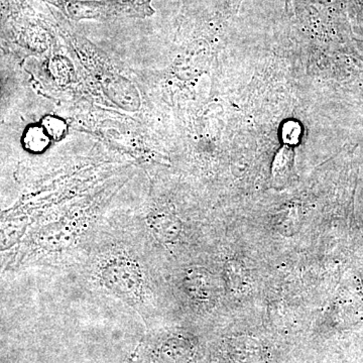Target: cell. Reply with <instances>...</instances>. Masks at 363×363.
Returning <instances> with one entry per match:
<instances>
[{"label":"cell","mask_w":363,"mask_h":363,"mask_svg":"<svg viewBox=\"0 0 363 363\" xmlns=\"http://www.w3.org/2000/svg\"><path fill=\"white\" fill-rule=\"evenodd\" d=\"M74 21H105L152 16V0H47Z\"/></svg>","instance_id":"obj_1"},{"label":"cell","mask_w":363,"mask_h":363,"mask_svg":"<svg viewBox=\"0 0 363 363\" xmlns=\"http://www.w3.org/2000/svg\"><path fill=\"white\" fill-rule=\"evenodd\" d=\"M100 281L105 289L130 304H136L143 298L145 279L140 266L123 255L106 257L98 271Z\"/></svg>","instance_id":"obj_2"},{"label":"cell","mask_w":363,"mask_h":363,"mask_svg":"<svg viewBox=\"0 0 363 363\" xmlns=\"http://www.w3.org/2000/svg\"><path fill=\"white\" fill-rule=\"evenodd\" d=\"M185 292L198 304L214 305L221 293V284L211 272L201 267H192L183 279Z\"/></svg>","instance_id":"obj_3"},{"label":"cell","mask_w":363,"mask_h":363,"mask_svg":"<svg viewBox=\"0 0 363 363\" xmlns=\"http://www.w3.org/2000/svg\"><path fill=\"white\" fill-rule=\"evenodd\" d=\"M149 227L155 238L164 245L176 243L183 230L180 219L171 212H161L152 215Z\"/></svg>","instance_id":"obj_4"},{"label":"cell","mask_w":363,"mask_h":363,"mask_svg":"<svg viewBox=\"0 0 363 363\" xmlns=\"http://www.w3.org/2000/svg\"><path fill=\"white\" fill-rule=\"evenodd\" d=\"M305 222V214L298 205L281 208L274 215L272 227L279 235L292 238L300 233Z\"/></svg>","instance_id":"obj_5"},{"label":"cell","mask_w":363,"mask_h":363,"mask_svg":"<svg viewBox=\"0 0 363 363\" xmlns=\"http://www.w3.org/2000/svg\"><path fill=\"white\" fill-rule=\"evenodd\" d=\"M223 283L231 293L247 292L252 285V272L242 260L229 259L224 264Z\"/></svg>","instance_id":"obj_6"},{"label":"cell","mask_w":363,"mask_h":363,"mask_svg":"<svg viewBox=\"0 0 363 363\" xmlns=\"http://www.w3.org/2000/svg\"><path fill=\"white\" fill-rule=\"evenodd\" d=\"M295 166V150L283 145L274 157L272 166V178L274 183L283 185L290 180Z\"/></svg>","instance_id":"obj_7"},{"label":"cell","mask_w":363,"mask_h":363,"mask_svg":"<svg viewBox=\"0 0 363 363\" xmlns=\"http://www.w3.org/2000/svg\"><path fill=\"white\" fill-rule=\"evenodd\" d=\"M301 138H302V128L297 121H288L284 124L281 130V140L284 145L293 147L294 145H297L300 143Z\"/></svg>","instance_id":"obj_8"}]
</instances>
